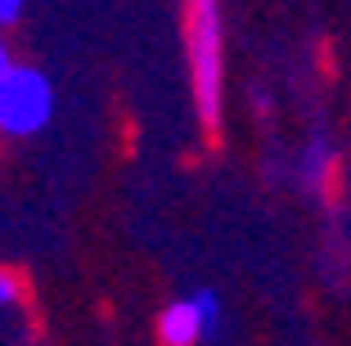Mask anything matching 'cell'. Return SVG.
Returning a JSON list of instances; mask_svg holds the SVG:
<instances>
[{
  "label": "cell",
  "mask_w": 351,
  "mask_h": 346,
  "mask_svg": "<svg viewBox=\"0 0 351 346\" xmlns=\"http://www.w3.org/2000/svg\"><path fill=\"white\" fill-rule=\"evenodd\" d=\"M185 54L207 140L221 131V0H185Z\"/></svg>",
  "instance_id": "6da1fadb"
},
{
  "label": "cell",
  "mask_w": 351,
  "mask_h": 346,
  "mask_svg": "<svg viewBox=\"0 0 351 346\" xmlns=\"http://www.w3.org/2000/svg\"><path fill=\"white\" fill-rule=\"evenodd\" d=\"M54 112V86L36 68H10L0 82V131L5 135H32L50 122Z\"/></svg>",
  "instance_id": "7a4b0ae2"
},
{
  "label": "cell",
  "mask_w": 351,
  "mask_h": 346,
  "mask_svg": "<svg viewBox=\"0 0 351 346\" xmlns=\"http://www.w3.org/2000/svg\"><path fill=\"white\" fill-rule=\"evenodd\" d=\"M203 333H212V328H207V315H203V306H198L194 297L171 301L162 310V319H158V342L162 346H194Z\"/></svg>",
  "instance_id": "3957f363"
},
{
  "label": "cell",
  "mask_w": 351,
  "mask_h": 346,
  "mask_svg": "<svg viewBox=\"0 0 351 346\" xmlns=\"http://www.w3.org/2000/svg\"><path fill=\"white\" fill-rule=\"evenodd\" d=\"M324 162H329V149H324V144H311L306 158H302V180H306L311 189H315V180L324 175Z\"/></svg>",
  "instance_id": "277c9868"
},
{
  "label": "cell",
  "mask_w": 351,
  "mask_h": 346,
  "mask_svg": "<svg viewBox=\"0 0 351 346\" xmlns=\"http://www.w3.org/2000/svg\"><path fill=\"white\" fill-rule=\"evenodd\" d=\"M23 297V284L19 275H10V270H0V306H14Z\"/></svg>",
  "instance_id": "5b68a950"
},
{
  "label": "cell",
  "mask_w": 351,
  "mask_h": 346,
  "mask_svg": "<svg viewBox=\"0 0 351 346\" xmlns=\"http://www.w3.org/2000/svg\"><path fill=\"white\" fill-rule=\"evenodd\" d=\"M23 0H0V23H19Z\"/></svg>",
  "instance_id": "8992f818"
},
{
  "label": "cell",
  "mask_w": 351,
  "mask_h": 346,
  "mask_svg": "<svg viewBox=\"0 0 351 346\" xmlns=\"http://www.w3.org/2000/svg\"><path fill=\"white\" fill-rule=\"evenodd\" d=\"M10 68H14V63H10V50H5V41H0V82L10 77Z\"/></svg>",
  "instance_id": "52a82bcc"
}]
</instances>
